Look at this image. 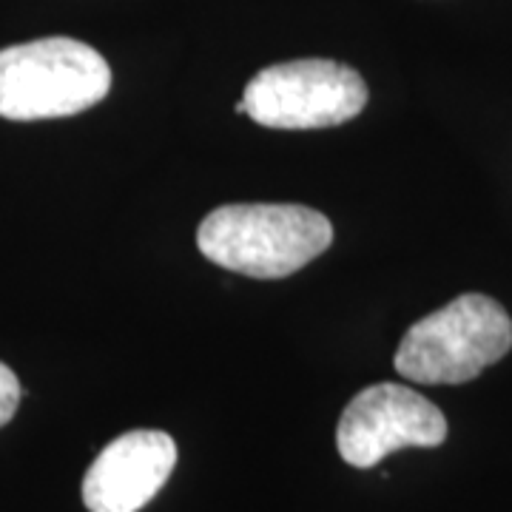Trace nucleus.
Here are the masks:
<instances>
[{
	"instance_id": "obj_3",
	"label": "nucleus",
	"mask_w": 512,
	"mask_h": 512,
	"mask_svg": "<svg viewBox=\"0 0 512 512\" xmlns=\"http://www.w3.org/2000/svg\"><path fill=\"white\" fill-rule=\"evenodd\" d=\"M510 348V313L484 293H464L404 333L393 365L416 384H464Z\"/></svg>"
},
{
	"instance_id": "obj_4",
	"label": "nucleus",
	"mask_w": 512,
	"mask_h": 512,
	"mask_svg": "<svg viewBox=\"0 0 512 512\" xmlns=\"http://www.w3.org/2000/svg\"><path fill=\"white\" fill-rule=\"evenodd\" d=\"M367 106L362 74L325 57L268 66L245 86L237 114L265 128H330L359 117Z\"/></svg>"
},
{
	"instance_id": "obj_2",
	"label": "nucleus",
	"mask_w": 512,
	"mask_h": 512,
	"mask_svg": "<svg viewBox=\"0 0 512 512\" xmlns=\"http://www.w3.org/2000/svg\"><path fill=\"white\" fill-rule=\"evenodd\" d=\"M111 89L106 57L74 37H43L0 49V117L15 123L72 117Z\"/></svg>"
},
{
	"instance_id": "obj_6",
	"label": "nucleus",
	"mask_w": 512,
	"mask_h": 512,
	"mask_svg": "<svg viewBox=\"0 0 512 512\" xmlns=\"http://www.w3.org/2000/svg\"><path fill=\"white\" fill-rule=\"evenodd\" d=\"M177 467V441L163 430H131L94 458L83 478L89 512H140Z\"/></svg>"
},
{
	"instance_id": "obj_7",
	"label": "nucleus",
	"mask_w": 512,
	"mask_h": 512,
	"mask_svg": "<svg viewBox=\"0 0 512 512\" xmlns=\"http://www.w3.org/2000/svg\"><path fill=\"white\" fill-rule=\"evenodd\" d=\"M18 404H20L18 376L12 373V367H6L3 362H0V427L12 421V416L18 413Z\"/></svg>"
},
{
	"instance_id": "obj_1",
	"label": "nucleus",
	"mask_w": 512,
	"mask_h": 512,
	"mask_svg": "<svg viewBox=\"0 0 512 512\" xmlns=\"http://www.w3.org/2000/svg\"><path fill=\"white\" fill-rule=\"evenodd\" d=\"M333 242V225L308 205H222L202 220L197 231L200 254L254 279H285L302 271Z\"/></svg>"
},
{
	"instance_id": "obj_5",
	"label": "nucleus",
	"mask_w": 512,
	"mask_h": 512,
	"mask_svg": "<svg viewBox=\"0 0 512 512\" xmlns=\"http://www.w3.org/2000/svg\"><path fill=\"white\" fill-rule=\"evenodd\" d=\"M447 419L436 404L404 384L382 382L356 393L345 407L336 447L356 470H370L404 447H439Z\"/></svg>"
}]
</instances>
